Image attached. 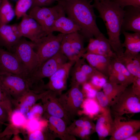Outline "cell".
<instances>
[{"instance_id":"obj_1","label":"cell","mask_w":140,"mask_h":140,"mask_svg":"<svg viewBox=\"0 0 140 140\" xmlns=\"http://www.w3.org/2000/svg\"><path fill=\"white\" fill-rule=\"evenodd\" d=\"M93 4L99 13V17L103 21L106 28L109 42L117 56L124 52L120 39L122 25L125 12L112 0H93Z\"/></svg>"},{"instance_id":"obj_2","label":"cell","mask_w":140,"mask_h":140,"mask_svg":"<svg viewBox=\"0 0 140 140\" xmlns=\"http://www.w3.org/2000/svg\"><path fill=\"white\" fill-rule=\"evenodd\" d=\"M65 14L80 27L81 34L88 40L101 34L97 25L93 0H57Z\"/></svg>"},{"instance_id":"obj_3","label":"cell","mask_w":140,"mask_h":140,"mask_svg":"<svg viewBox=\"0 0 140 140\" xmlns=\"http://www.w3.org/2000/svg\"><path fill=\"white\" fill-rule=\"evenodd\" d=\"M114 116L133 115L140 112V96L135 94L131 87H127L110 107Z\"/></svg>"},{"instance_id":"obj_4","label":"cell","mask_w":140,"mask_h":140,"mask_svg":"<svg viewBox=\"0 0 140 140\" xmlns=\"http://www.w3.org/2000/svg\"><path fill=\"white\" fill-rule=\"evenodd\" d=\"M68 60L60 50L40 65L30 75L28 79L30 87L40 83L43 78H49Z\"/></svg>"},{"instance_id":"obj_5","label":"cell","mask_w":140,"mask_h":140,"mask_svg":"<svg viewBox=\"0 0 140 140\" xmlns=\"http://www.w3.org/2000/svg\"><path fill=\"white\" fill-rule=\"evenodd\" d=\"M65 14L62 6L58 3L51 7H34L31 9L28 15L41 26L48 34L56 20Z\"/></svg>"},{"instance_id":"obj_6","label":"cell","mask_w":140,"mask_h":140,"mask_svg":"<svg viewBox=\"0 0 140 140\" xmlns=\"http://www.w3.org/2000/svg\"><path fill=\"white\" fill-rule=\"evenodd\" d=\"M64 34L60 33L55 35L53 33H50L34 43V50L39 60L38 66L61 50Z\"/></svg>"},{"instance_id":"obj_7","label":"cell","mask_w":140,"mask_h":140,"mask_svg":"<svg viewBox=\"0 0 140 140\" xmlns=\"http://www.w3.org/2000/svg\"><path fill=\"white\" fill-rule=\"evenodd\" d=\"M34 43L21 38L13 52L17 56L29 74V76L39 66V60L34 50Z\"/></svg>"},{"instance_id":"obj_8","label":"cell","mask_w":140,"mask_h":140,"mask_svg":"<svg viewBox=\"0 0 140 140\" xmlns=\"http://www.w3.org/2000/svg\"><path fill=\"white\" fill-rule=\"evenodd\" d=\"M110 140H125L140 128V120L124 116H114Z\"/></svg>"},{"instance_id":"obj_9","label":"cell","mask_w":140,"mask_h":140,"mask_svg":"<svg viewBox=\"0 0 140 140\" xmlns=\"http://www.w3.org/2000/svg\"><path fill=\"white\" fill-rule=\"evenodd\" d=\"M85 98L80 86L75 85L58 96L62 107L73 118L78 114Z\"/></svg>"},{"instance_id":"obj_10","label":"cell","mask_w":140,"mask_h":140,"mask_svg":"<svg viewBox=\"0 0 140 140\" xmlns=\"http://www.w3.org/2000/svg\"><path fill=\"white\" fill-rule=\"evenodd\" d=\"M8 73L27 80L29 74L18 58L13 52L0 48V74Z\"/></svg>"},{"instance_id":"obj_11","label":"cell","mask_w":140,"mask_h":140,"mask_svg":"<svg viewBox=\"0 0 140 140\" xmlns=\"http://www.w3.org/2000/svg\"><path fill=\"white\" fill-rule=\"evenodd\" d=\"M0 83L12 100L17 99L30 89L27 80L10 73L0 74Z\"/></svg>"},{"instance_id":"obj_12","label":"cell","mask_w":140,"mask_h":140,"mask_svg":"<svg viewBox=\"0 0 140 140\" xmlns=\"http://www.w3.org/2000/svg\"><path fill=\"white\" fill-rule=\"evenodd\" d=\"M58 95L54 92L47 90L41 99L46 115L60 118L68 125L72 122L73 118L62 107L59 101Z\"/></svg>"},{"instance_id":"obj_13","label":"cell","mask_w":140,"mask_h":140,"mask_svg":"<svg viewBox=\"0 0 140 140\" xmlns=\"http://www.w3.org/2000/svg\"><path fill=\"white\" fill-rule=\"evenodd\" d=\"M75 62L69 61L61 66L49 78L45 84L46 90L53 92L59 96L65 90L70 71Z\"/></svg>"},{"instance_id":"obj_14","label":"cell","mask_w":140,"mask_h":140,"mask_svg":"<svg viewBox=\"0 0 140 140\" xmlns=\"http://www.w3.org/2000/svg\"><path fill=\"white\" fill-rule=\"evenodd\" d=\"M18 26L22 37L27 38L34 43L47 35L41 26L27 13L23 16Z\"/></svg>"},{"instance_id":"obj_15","label":"cell","mask_w":140,"mask_h":140,"mask_svg":"<svg viewBox=\"0 0 140 140\" xmlns=\"http://www.w3.org/2000/svg\"><path fill=\"white\" fill-rule=\"evenodd\" d=\"M68 132L71 135L82 139H88L95 132V124L92 120L86 116L74 120L68 125Z\"/></svg>"},{"instance_id":"obj_16","label":"cell","mask_w":140,"mask_h":140,"mask_svg":"<svg viewBox=\"0 0 140 140\" xmlns=\"http://www.w3.org/2000/svg\"><path fill=\"white\" fill-rule=\"evenodd\" d=\"M87 53L109 56L111 58L116 55L111 49L108 39L102 33L96 38L89 40V43L86 47Z\"/></svg>"},{"instance_id":"obj_17","label":"cell","mask_w":140,"mask_h":140,"mask_svg":"<svg viewBox=\"0 0 140 140\" xmlns=\"http://www.w3.org/2000/svg\"><path fill=\"white\" fill-rule=\"evenodd\" d=\"M37 93L29 89L16 100H12V102L15 109L19 110L26 116L36 102L41 100L46 91Z\"/></svg>"},{"instance_id":"obj_18","label":"cell","mask_w":140,"mask_h":140,"mask_svg":"<svg viewBox=\"0 0 140 140\" xmlns=\"http://www.w3.org/2000/svg\"><path fill=\"white\" fill-rule=\"evenodd\" d=\"M48 118V127L55 138L62 140H75V137L71 135L67 129L68 125L62 119L53 116L46 115Z\"/></svg>"},{"instance_id":"obj_19","label":"cell","mask_w":140,"mask_h":140,"mask_svg":"<svg viewBox=\"0 0 140 140\" xmlns=\"http://www.w3.org/2000/svg\"><path fill=\"white\" fill-rule=\"evenodd\" d=\"M129 6L125 10L121 30L140 33V7Z\"/></svg>"},{"instance_id":"obj_20","label":"cell","mask_w":140,"mask_h":140,"mask_svg":"<svg viewBox=\"0 0 140 140\" xmlns=\"http://www.w3.org/2000/svg\"><path fill=\"white\" fill-rule=\"evenodd\" d=\"M111 114L108 108L106 109L96 119L95 130L99 140L104 139L111 135L113 123Z\"/></svg>"},{"instance_id":"obj_21","label":"cell","mask_w":140,"mask_h":140,"mask_svg":"<svg viewBox=\"0 0 140 140\" xmlns=\"http://www.w3.org/2000/svg\"><path fill=\"white\" fill-rule=\"evenodd\" d=\"M82 58L89 64L105 76L108 79L111 57L92 53L86 52Z\"/></svg>"},{"instance_id":"obj_22","label":"cell","mask_w":140,"mask_h":140,"mask_svg":"<svg viewBox=\"0 0 140 140\" xmlns=\"http://www.w3.org/2000/svg\"><path fill=\"white\" fill-rule=\"evenodd\" d=\"M114 57L123 64L134 77L140 78V54L125 52L121 56Z\"/></svg>"},{"instance_id":"obj_23","label":"cell","mask_w":140,"mask_h":140,"mask_svg":"<svg viewBox=\"0 0 140 140\" xmlns=\"http://www.w3.org/2000/svg\"><path fill=\"white\" fill-rule=\"evenodd\" d=\"M80 30V26L72 19L66 17L65 15L60 17L56 20L49 33L57 31L65 34L79 32Z\"/></svg>"},{"instance_id":"obj_24","label":"cell","mask_w":140,"mask_h":140,"mask_svg":"<svg viewBox=\"0 0 140 140\" xmlns=\"http://www.w3.org/2000/svg\"><path fill=\"white\" fill-rule=\"evenodd\" d=\"M20 39L14 33L11 25H0V45L7 51L13 52Z\"/></svg>"},{"instance_id":"obj_25","label":"cell","mask_w":140,"mask_h":140,"mask_svg":"<svg viewBox=\"0 0 140 140\" xmlns=\"http://www.w3.org/2000/svg\"><path fill=\"white\" fill-rule=\"evenodd\" d=\"M84 39L79 32L71 33L70 47L74 62L81 58L86 52V48L84 47Z\"/></svg>"},{"instance_id":"obj_26","label":"cell","mask_w":140,"mask_h":140,"mask_svg":"<svg viewBox=\"0 0 140 140\" xmlns=\"http://www.w3.org/2000/svg\"><path fill=\"white\" fill-rule=\"evenodd\" d=\"M121 32L123 34L124 40L122 46L125 48V52L138 54L140 52V33H129L123 30Z\"/></svg>"},{"instance_id":"obj_27","label":"cell","mask_w":140,"mask_h":140,"mask_svg":"<svg viewBox=\"0 0 140 140\" xmlns=\"http://www.w3.org/2000/svg\"><path fill=\"white\" fill-rule=\"evenodd\" d=\"M81 108L82 109V112L92 120L97 119L106 109L100 106L95 98H85Z\"/></svg>"},{"instance_id":"obj_28","label":"cell","mask_w":140,"mask_h":140,"mask_svg":"<svg viewBox=\"0 0 140 140\" xmlns=\"http://www.w3.org/2000/svg\"><path fill=\"white\" fill-rule=\"evenodd\" d=\"M83 58H80L74 63L71 68V85H78L80 86L88 81L89 80L81 69L82 64L85 61Z\"/></svg>"},{"instance_id":"obj_29","label":"cell","mask_w":140,"mask_h":140,"mask_svg":"<svg viewBox=\"0 0 140 140\" xmlns=\"http://www.w3.org/2000/svg\"><path fill=\"white\" fill-rule=\"evenodd\" d=\"M127 87L128 86L125 85L116 84L108 81L102 89L103 92L111 101V104Z\"/></svg>"},{"instance_id":"obj_30","label":"cell","mask_w":140,"mask_h":140,"mask_svg":"<svg viewBox=\"0 0 140 140\" xmlns=\"http://www.w3.org/2000/svg\"><path fill=\"white\" fill-rule=\"evenodd\" d=\"M15 15V10L9 1L2 0L0 9V25L7 24Z\"/></svg>"},{"instance_id":"obj_31","label":"cell","mask_w":140,"mask_h":140,"mask_svg":"<svg viewBox=\"0 0 140 140\" xmlns=\"http://www.w3.org/2000/svg\"><path fill=\"white\" fill-rule=\"evenodd\" d=\"M55 138L48 126L43 129L29 133L27 137L29 140H53Z\"/></svg>"},{"instance_id":"obj_32","label":"cell","mask_w":140,"mask_h":140,"mask_svg":"<svg viewBox=\"0 0 140 140\" xmlns=\"http://www.w3.org/2000/svg\"><path fill=\"white\" fill-rule=\"evenodd\" d=\"M110 68L122 74L132 83L134 76L123 64L114 57L111 58Z\"/></svg>"},{"instance_id":"obj_33","label":"cell","mask_w":140,"mask_h":140,"mask_svg":"<svg viewBox=\"0 0 140 140\" xmlns=\"http://www.w3.org/2000/svg\"><path fill=\"white\" fill-rule=\"evenodd\" d=\"M12 99L0 83V105L8 113L9 116L13 109Z\"/></svg>"},{"instance_id":"obj_34","label":"cell","mask_w":140,"mask_h":140,"mask_svg":"<svg viewBox=\"0 0 140 140\" xmlns=\"http://www.w3.org/2000/svg\"><path fill=\"white\" fill-rule=\"evenodd\" d=\"M27 120L26 116L15 109L9 116V121L13 126L18 128L25 126Z\"/></svg>"},{"instance_id":"obj_35","label":"cell","mask_w":140,"mask_h":140,"mask_svg":"<svg viewBox=\"0 0 140 140\" xmlns=\"http://www.w3.org/2000/svg\"><path fill=\"white\" fill-rule=\"evenodd\" d=\"M32 4V0H18L15 10L17 19H19L26 14Z\"/></svg>"},{"instance_id":"obj_36","label":"cell","mask_w":140,"mask_h":140,"mask_svg":"<svg viewBox=\"0 0 140 140\" xmlns=\"http://www.w3.org/2000/svg\"><path fill=\"white\" fill-rule=\"evenodd\" d=\"M109 81L116 84L128 86L131 83L122 74L109 68Z\"/></svg>"},{"instance_id":"obj_37","label":"cell","mask_w":140,"mask_h":140,"mask_svg":"<svg viewBox=\"0 0 140 140\" xmlns=\"http://www.w3.org/2000/svg\"><path fill=\"white\" fill-rule=\"evenodd\" d=\"M48 124V122L46 123L45 120L34 118L27 120L25 126L29 133L43 129L47 126Z\"/></svg>"},{"instance_id":"obj_38","label":"cell","mask_w":140,"mask_h":140,"mask_svg":"<svg viewBox=\"0 0 140 140\" xmlns=\"http://www.w3.org/2000/svg\"><path fill=\"white\" fill-rule=\"evenodd\" d=\"M108 79L100 72L92 76L89 81L98 91H100Z\"/></svg>"},{"instance_id":"obj_39","label":"cell","mask_w":140,"mask_h":140,"mask_svg":"<svg viewBox=\"0 0 140 140\" xmlns=\"http://www.w3.org/2000/svg\"><path fill=\"white\" fill-rule=\"evenodd\" d=\"M45 112V109L43 104H35L27 114L26 116L27 120L40 119V117Z\"/></svg>"},{"instance_id":"obj_40","label":"cell","mask_w":140,"mask_h":140,"mask_svg":"<svg viewBox=\"0 0 140 140\" xmlns=\"http://www.w3.org/2000/svg\"><path fill=\"white\" fill-rule=\"evenodd\" d=\"M82 91L85 98H95L98 91L89 82L82 85Z\"/></svg>"},{"instance_id":"obj_41","label":"cell","mask_w":140,"mask_h":140,"mask_svg":"<svg viewBox=\"0 0 140 140\" xmlns=\"http://www.w3.org/2000/svg\"><path fill=\"white\" fill-rule=\"evenodd\" d=\"M95 99L102 107L105 109L110 108L111 104V102L103 91H98Z\"/></svg>"},{"instance_id":"obj_42","label":"cell","mask_w":140,"mask_h":140,"mask_svg":"<svg viewBox=\"0 0 140 140\" xmlns=\"http://www.w3.org/2000/svg\"><path fill=\"white\" fill-rule=\"evenodd\" d=\"M81 69L87 76L89 81L92 76L100 72L89 64H87L85 61L81 64Z\"/></svg>"},{"instance_id":"obj_43","label":"cell","mask_w":140,"mask_h":140,"mask_svg":"<svg viewBox=\"0 0 140 140\" xmlns=\"http://www.w3.org/2000/svg\"><path fill=\"white\" fill-rule=\"evenodd\" d=\"M121 8L127 6L140 7V0H112Z\"/></svg>"},{"instance_id":"obj_44","label":"cell","mask_w":140,"mask_h":140,"mask_svg":"<svg viewBox=\"0 0 140 140\" xmlns=\"http://www.w3.org/2000/svg\"><path fill=\"white\" fill-rule=\"evenodd\" d=\"M56 0H32L31 8L35 6L43 7L49 5Z\"/></svg>"},{"instance_id":"obj_45","label":"cell","mask_w":140,"mask_h":140,"mask_svg":"<svg viewBox=\"0 0 140 140\" xmlns=\"http://www.w3.org/2000/svg\"><path fill=\"white\" fill-rule=\"evenodd\" d=\"M9 114L7 111L0 105V126L9 121Z\"/></svg>"},{"instance_id":"obj_46","label":"cell","mask_w":140,"mask_h":140,"mask_svg":"<svg viewBox=\"0 0 140 140\" xmlns=\"http://www.w3.org/2000/svg\"><path fill=\"white\" fill-rule=\"evenodd\" d=\"M131 87L134 93L140 96V78L134 77Z\"/></svg>"},{"instance_id":"obj_47","label":"cell","mask_w":140,"mask_h":140,"mask_svg":"<svg viewBox=\"0 0 140 140\" xmlns=\"http://www.w3.org/2000/svg\"><path fill=\"white\" fill-rule=\"evenodd\" d=\"M11 26L12 30L16 35L19 38L22 37L21 36L18 24H16Z\"/></svg>"},{"instance_id":"obj_48","label":"cell","mask_w":140,"mask_h":140,"mask_svg":"<svg viewBox=\"0 0 140 140\" xmlns=\"http://www.w3.org/2000/svg\"><path fill=\"white\" fill-rule=\"evenodd\" d=\"M140 132H137L133 134L126 138L125 140H140Z\"/></svg>"},{"instance_id":"obj_49","label":"cell","mask_w":140,"mask_h":140,"mask_svg":"<svg viewBox=\"0 0 140 140\" xmlns=\"http://www.w3.org/2000/svg\"><path fill=\"white\" fill-rule=\"evenodd\" d=\"M2 0H0V7H1V3L2 2Z\"/></svg>"},{"instance_id":"obj_50","label":"cell","mask_w":140,"mask_h":140,"mask_svg":"<svg viewBox=\"0 0 140 140\" xmlns=\"http://www.w3.org/2000/svg\"><path fill=\"white\" fill-rule=\"evenodd\" d=\"M99 0L100 1H104V0Z\"/></svg>"},{"instance_id":"obj_51","label":"cell","mask_w":140,"mask_h":140,"mask_svg":"<svg viewBox=\"0 0 140 140\" xmlns=\"http://www.w3.org/2000/svg\"></svg>"},{"instance_id":"obj_52","label":"cell","mask_w":140,"mask_h":140,"mask_svg":"<svg viewBox=\"0 0 140 140\" xmlns=\"http://www.w3.org/2000/svg\"><path fill=\"white\" fill-rule=\"evenodd\" d=\"M8 0V1H9V0Z\"/></svg>"}]
</instances>
